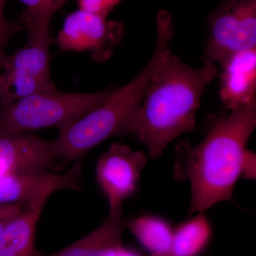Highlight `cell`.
Wrapping results in <instances>:
<instances>
[{"mask_svg":"<svg viewBox=\"0 0 256 256\" xmlns=\"http://www.w3.org/2000/svg\"><path fill=\"white\" fill-rule=\"evenodd\" d=\"M256 127V98L228 114L212 116L205 137L196 146L185 141L176 146L174 178L190 184L188 214L203 213L218 202L232 200Z\"/></svg>","mask_w":256,"mask_h":256,"instance_id":"6da1fadb","label":"cell"},{"mask_svg":"<svg viewBox=\"0 0 256 256\" xmlns=\"http://www.w3.org/2000/svg\"><path fill=\"white\" fill-rule=\"evenodd\" d=\"M217 74L215 64L194 68L170 50L119 136H131L158 159L170 142L195 129L202 95Z\"/></svg>","mask_w":256,"mask_h":256,"instance_id":"7a4b0ae2","label":"cell"},{"mask_svg":"<svg viewBox=\"0 0 256 256\" xmlns=\"http://www.w3.org/2000/svg\"><path fill=\"white\" fill-rule=\"evenodd\" d=\"M156 38L149 62L136 78L116 89L102 105L82 116L52 141L57 160L63 162L80 160L89 151L114 136H119L124 124L140 104L148 82L170 52L174 36L172 18L166 10L156 15Z\"/></svg>","mask_w":256,"mask_h":256,"instance_id":"3957f363","label":"cell"},{"mask_svg":"<svg viewBox=\"0 0 256 256\" xmlns=\"http://www.w3.org/2000/svg\"><path fill=\"white\" fill-rule=\"evenodd\" d=\"M116 89L92 92L58 90L23 98L0 108V130L28 132L45 128L65 130L110 98Z\"/></svg>","mask_w":256,"mask_h":256,"instance_id":"277c9868","label":"cell"},{"mask_svg":"<svg viewBox=\"0 0 256 256\" xmlns=\"http://www.w3.org/2000/svg\"><path fill=\"white\" fill-rule=\"evenodd\" d=\"M52 36L28 37V43L6 55L0 73V108L23 98L56 90L50 73Z\"/></svg>","mask_w":256,"mask_h":256,"instance_id":"5b68a950","label":"cell"},{"mask_svg":"<svg viewBox=\"0 0 256 256\" xmlns=\"http://www.w3.org/2000/svg\"><path fill=\"white\" fill-rule=\"evenodd\" d=\"M207 22L205 62L220 64L234 54L256 48V0H220Z\"/></svg>","mask_w":256,"mask_h":256,"instance_id":"8992f818","label":"cell"},{"mask_svg":"<svg viewBox=\"0 0 256 256\" xmlns=\"http://www.w3.org/2000/svg\"><path fill=\"white\" fill-rule=\"evenodd\" d=\"M124 32L120 22L79 9L66 18L54 42L62 52H88L96 62L102 63L112 56Z\"/></svg>","mask_w":256,"mask_h":256,"instance_id":"52a82bcc","label":"cell"},{"mask_svg":"<svg viewBox=\"0 0 256 256\" xmlns=\"http://www.w3.org/2000/svg\"><path fill=\"white\" fill-rule=\"evenodd\" d=\"M82 172V166L74 164L66 172L57 174L52 182L25 205L21 213L0 233V256H45L36 248L37 224L45 204L55 192L80 190Z\"/></svg>","mask_w":256,"mask_h":256,"instance_id":"ba28073f","label":"cell"},{"mask_svg":"<svg viewBox=\"0 0 256 256\" xmlns=\"http://www.w3.org/2000/svg\"><path fill=\"white\" fill-rule=\"evenodd\" d=\"M146 162L142 152L118 143L101 154L96 166V180L109 205L122 204L136 192Z\"/></svg>","mask_w":256,"mask_h":256,"instance_id":"9c48e42d","label":"cell"},{"mask_svg":"<svg viewBox=\"0 0 256 256\" xmlns=\"http://www.w3.org/2000/svg\"><path fill=\"white\" fill-rule=\"evenodd\" d=\"M57 160L52 142L28 132L0 130V178L20 172L50 170Z\"/></svg>","mask_w":256,"mask_h":256,"instance_id":"30bf717a","label":"cell"},{"mask_svg":"<svg viewBox=\"0 0 256 256\" xmlns=\"http://www.w3.org/2000/svg\"><path fill=\"white\" fill-rule=\"evenodd\" d=\"M218 97L228 110L256 98V48L237 52L222 64Z\"/></svg>","mask_w":256,"mask_h":256,"instance_id":"8fae6325","label":"cell"},{"mask_svg":"<svg viewBox=\"0 0 256 256\" xmlns=\"http://www.w3.org/2000/svg\"><path fill=\"white\" fill-rule=\"evenodd\" d=\"M126 222L122 204L109 205L108 214L99 226L80 240L45 256H116L124 246Z\"/></svg>","mask_w":256,"mask_h":256,"instance_id":"7c38bea8","label":"cell"},{"mask_svg":"<svg viewBox=\"0 0 256 256\" xmlns=\"http://www.w3.org/2000/svg\"><path fill=\"white\" fill-rule=\"evenodd\" d=\"M50 170L20 172L0 178V205H25L56 176Z\"/></svg>","mask_w":256,"mask_h":256,"instance_id":"4fadbf2b","label":"cell"},{"mask_svg":"<svg viewBox=\"0 0 256 256\" xmlns=\"http://www.w3.org/2000/svg\"><path fill=\"white\" fill-rule=\"evenodd\" d=\"M126 228L150 252V256H161L169 252L174 229L163 218L144 216L127 220Z\"/></svg>","mask_w":256,"mask_h":256,"instance_id":"5bb4252c","label":"cell"},{"mask_svg":"<svg viewBox=\"0 0 256 256\" xmlns=\"http://www.w3.org/2000/svg\"><path fill=\"white\" fill-rule=\"evenodd\" d=\"M212 228L202 213L174 229L169 252L158 256H198L210 242Z\"/></svg>","mask_w":256,"mask_h":256,"instance_id":"9a60e30c","label":"cell"},{"mask_svg":"<svg viewBox=\"0 0 256 256\" xmlns=\"http://www.w3.org/2000/svg\"><path fill=\"white\" fill-rule=\"evenodd\" d=\"M6 1L8 0H0V69H2L3 62L8 55L5 50L10 38L14 34L22 28L20 20L11 22L5 18L4 10Z\"/></svg>","mask_w":256,"mask_h":256,"instance_id":"2e32d148","label":"cell"},{"mask_svg":"<svg viewBox=\"0 0 256 256\" xmlns=\"http://www.w3.org/2000/svg\"><path fill=\"white\" fill-rule=\"evenodd\" d=\"M79 9L108 18L122 0H77Z\"/></svg>","mask_w":256,"mask_h":256,"instance_id":"e0dca14e","label":"cell"},{"mask_svg":"<svg viewBox=\"0 0 256 256\" xmlns=\"http://www.w3.org/2000/svg\"><path fill=\"white\" fill-rule=\"evenodd\" d=\"M25 205H0V233L8 224L21 213Z\"/></svg>","mask_w":256,"mask_h":256,"instance_id":"ac0fdd59","label":"cell"},{"mask_svg":"<svg viewBox=\"0 0 256 256\" xmlns=\"http://www.w3.org/2000/svg\"><path fill=\"white\" fill-rule=\"evenodd\" d=\"M256 154L252 151H246L242 158V178L254 180L256 178Z\"/></svg>","mask_w":256,"mask_h":256,"instance_id":"d6986e66","label":"cell"},{"mask_svg":"<svg viewBox=\"0 0 256 256\" xmlns=\"http://www.w3.org/2000/svg\"><path fill=\"white\" fill-rule=\"evenodd\" d=\"M116 256H141L138 252L134 250H130L127 248L124 247L120 249L119 252H117Z\"/></svg>","mask_w":256,"mask_h":256,"instance_id":"ffe728a7","label":"cell"},{"mask_svg":"<svg viewBox=\"0 0 256 256\" xmlns=\"http://www.w3.org/2000/svg\"><path fill=\"white\" fill-rule=\"evenodd\" d=\"M52 1L56 9L58 10L68 0H52Z\"/></svg>","mask_w":256,"mask_h":256,"instance_id":"44dd1931","label":"cell"}]
</instances>
